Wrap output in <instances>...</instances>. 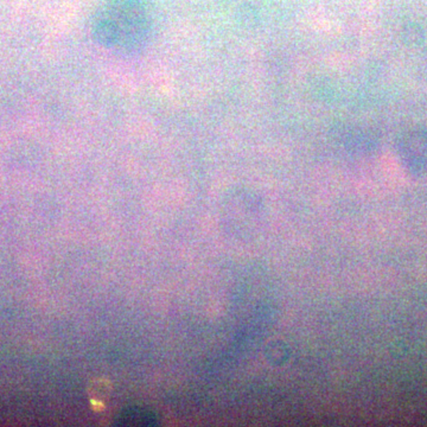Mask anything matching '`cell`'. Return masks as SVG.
Masks as SVG:
<instances>
[{
    "instance_id": "cell-1",
    "label": "cell",
    "mask_w": 427,
    "mask_h": 427,
    "mask_svg": "<svg viewBox=\"0 0 427 427\" xmlns=\"http://www.w3.org/2000/svg\"><path fill=\"white\" fill-rule=\"evenodd\" d=\"M91 31L107 50L132 54L150 40V13L142 0H107L95 15Z\"/></svg>"
},
{
    "instance_id": "cell-2",
    "label": "cell",
    "mask_w": 427,
    "mask_h": 427,
    "mask_svg": "<svg viewBox=\"0 0 427 427\" xmlns=\"http://www.w3.org/2000/svg\"><path fill=\"white\" fill-rule=\"evenodd\" d=\"M158 419L154 413L142 407H130L121 412L114 425L119 426H151L157 425Z\"/></svg>"
}]
</instances>
